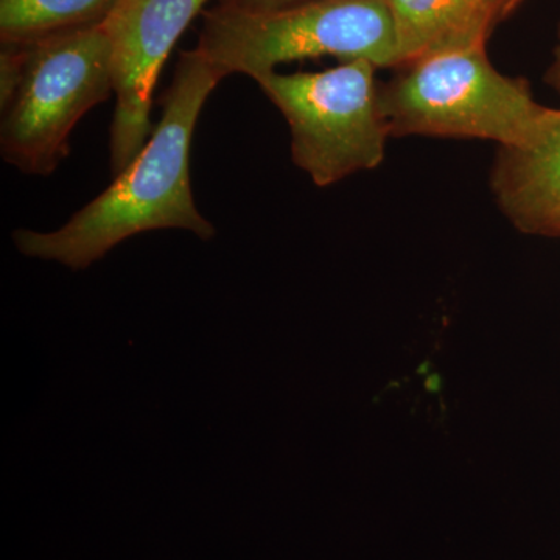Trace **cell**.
<instances>
[{"mask_svg":"<svg viewBox=\"0 0 560 560\" xmlns=\"http://www.w3.org/2000/svg\"><path fill=\"white\" fill-rule=\"evenodd\" d=\"M400 69L396 79L381 86L390 138L430 136L522 145L552 109L536 102L525 80L493 68L485 44L441 51Z\"/></svg>","mask_w":560,"mask_h":560,"instance_id":"cell-3","label":"cell"},{"mask_svg":"<svg viewBox=\"0 0 560 560\" xmlns=\"http://www.w3.org/2000/svg\"><path fill=\"white\" fill-rule=\"evenodd\" d=\"M209 0H117L102 22L109 44L116 113L110 168L119 175L150 138L153 91L176 40Z\"/></svg>","mask_w":560,"mask_h":560,"instance_id":"cell-6","label":"cell"},{"mask_svg":"<svg viewBox=\"0 0 560 560\" xmlns=\"http://www.w3.org/2000/svg\"><path fill=\"white\" fill-rule=\"evenodd\" d=\"M545 81L558 92L560 95V27L558 32V43H556L555 47V57H552V62L550 68L547 70V75H545Z\"/></svg>","mask_w":560,"mask_h":560,"instance_id":"cell-11","label":"cell"},{"mask_svg":"<svg viewBox=\"0 0 560 560\" xmlns=\"http://www.w3.org/2000/svg\"><path fill=\"white\" fill-rule=\"evenodd\" d=\"M220 5L248 11H271L300 5L308 0H219Z\"/></svg>","mask_w":560,"mask_h":560,"instance_id":"cell-10","label":"cell"},{"mask_svg":"<svg viewBox=\"0 0 560 560\" xmlns=\"http://www.w3.org/2000/svg\"><path fill=\"white\" fill-rule=\"evenodd\" d=\"M393 20L399 69L441 51L481 46L514 0H383Z\"/></svg>","mask_w":560,"mask_h":560,"instance_id":"cell-8","label":"cell"},{"mask_svg":"<svg viewBox=\"0 0 560 560\" xmlns=\"http://www.w3.org/2000/svg\"><path fill=\"white\" fill-rule=\"evenodd\" d=\"M221 80L200 50L183 51L160 124L135 161L60 230L14 231L20 253L80 271L142 232L184 230L210 241L215 228L195 205L189 154L202 106Z\"/></svg>","mask_w":560,"mask_h":560,"instance_id":"cell-1","label":"cell"},{"mask_svg":"<svg viewBox=\"0 0 560 560\" xmlns=\"http://www.w3.org/2000/svg\"><path fill=\"white\" fill-rule=\"evenodd\" d=\"M14 47L20 81L2 108L0 149L22 173L47 176L68 158L81 117L114 94L108 38L97 24Z\"/></svg>","mask_w":560,"mask_h":560,"instance_id":"cell-4","label":"cell"},{"mask_svg":"<svg viewBox=\"0 0 560 560\" xmlns=\"http://www.w3.org/2000/svg\"><path fill=\"white\" fill-rule=\"evenodd\" d=\"M197 49L221 77L259 79L285 62L335 57L399 68L396 31L383 0H308L271 11H205Z\"/></svg>","mask_w":560,"mask_h":560,"instance_id":"cell-2","label":"cell"},{"mask_svg":"<svg viewBox=\"0 0 560 560\" xmlns=\"http://www.w3.org/2000/svg\"><path fill=\"white\" fill-rule=\"evenodd\" d=\"M117 0H0L2 44L22 46L102 24Z\"/></svg>","mask_w":560,"mask_h":560,"instance_id":"cell-9","label":"cell"},{"mask_svg":"<svg viewBox=\"0 0 560 560\" xmlns=\"http://www.w3.org/2000/svg\"><path fill=\"white\" fill-rule=\"evenodd\" d=\"M559 237H560V232H559Z\"/></svg>","mask_w":560,"mask_h":560,"instance_id":"cell-12","label":"cell"},{"mask_svg":"<svg viewBox=\"0 0 560 560\" xmlns=\"http://www.w3.org/2000/svg\"><path fill=\"white\" fill-rule=\"evenodd\" d=\"M490 189L501 212L526 234L560 232V109L522 145L500 147Z\"/></svg>","mask_w":560,"mask_h":560,"instance_id":"cell-7","label":"cell"},{"mask_svg":"<svg viewBox=\"0 0 560 560\" xmlns=\"http://www.w3.org/2000/svg\"><path fill=\"white\" fill-rule=\"evenodd\" d=\"M377 69L355 60L323 72L272 70L254 80L289 121L291 158L316 186L374 171L385 160L390 132Z\"/></svg>","mask_w":560,"mask_h":560,"instance_id":"cell-5","label":"cell"}]
</instances>
